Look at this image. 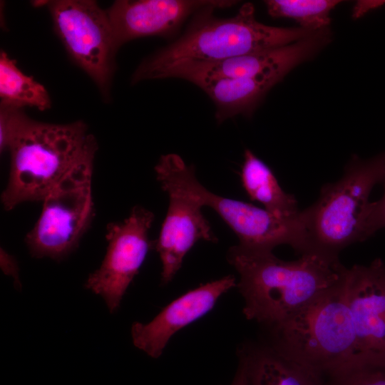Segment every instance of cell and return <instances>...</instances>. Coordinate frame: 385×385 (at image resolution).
Instances as JSON below:
<instances>
[{"label": "cell", "instance_id": "obj_1", "mask_svg": "<svg viewBox=\"0 0 385 385\" xmlns=\"http://www.w3.org/2000/svg\"><path fill=\"white\" fill-rule=\"evenodd\" d=\"M302 255L297 260L284 261L272 252L249 250L238 245L229 250L227 260L240 275L237 286L247 319L272 329L346 274L347 268L338 258Z\"/></svg>", "mask_w": 385, "mask_h": 385}, {"label": "cell", "instance_id": "obj_2", "mask_svg": "<svg viewBox=\"0 0 385 385\" xmlns=\"http://www.w3.org/2000/svg\"><path fill=\"white\" fill-rule=\"evenodd\" d=\"M215 9L205 8L193 15L178 38L141 62L131 82L153 79L159 71L175 63L220 61L286 46L317 32L302 27L263 24L256 20L250 3L243 4L235 16L227 19L214 16Z\"/></svg>", "mask_w": 385, "mask_h": 385}, {"label": "cell", "instance_id": "obj_3", "mask_svg": "<svg viewBox=\"0 0 385 385\" xmlns=\"http://www.w3.org/2000/svg\"><path fill=\"white\" fill-rule=\"evenodd\" d=\"M97 149L95 137L83 121L50 123L26 115L8 149L10 169L1 197L4 209L43 201L76 164Z\"/></svg>", "mask_w": 385, "mask_h": 385}, {"label": "cell", "instance_id": "obj_4", "mask_svg": "<svg viewBox=\"0 0 385 385\" xmlns=\"http://www.w3.org/2000/svg\"><path fill=\"white\" fill-rule=\"evenodd\" d=\"M346 275L272 328L275 339L272 349L321 377L361 357L347 302Z\"/></svg>", "mask_w": 385, "mask_h": 385}, {"label": "cell", "instance_id": "obj_5", "mask_svg": "<svg viewBox=\"0 0 385 385\" xmlns=\"http://www.w3.org/2000/svg\"><path fill=\"white\" fill-rule=\"evenodd\" d=\"M385 175V153L353 158L337 181L324 185L317 201L301 211L304 253L338 258L341 250L368 238L366 222L374 186Z\"/></svg>", "mask_w": 385, "mask_h": 385}, {"label": "cell", "instance_id": "obj_6", "mask_svg": "<svg viewBox=\"0 0 385 385\" xmlns=\"http://www.w3.org/2000/svg\"><path fill=\"white\" fill-rule=\"evenodd\" d=\"M155 170L158 180L168 194L185 195L202 207L212 208L236 234L241 247L272 252L278 245H288L303 253L301 212L296 217H284L265 208L215 195L199 183L193 167L187 165L174 153L163 155Z\"/></svg>", "mask_w": 385, "mask_h": 385}, {"label": "cell", "instance_id": "obj_7", "mask_svg": "<svg viewBox=\"0 0 385 385\" xmlns=\"http://www.w3.org/2000/svg\"><path fill=\"white\" fill-rule=\"evenodd\" d=\"M95 155L76 164L43 200L41 215L25 239L33 257L59 261L77 248L94 215Z\"/></svg>", "mask_w": 385, "mask_h": 385}, {"label": "cell", "instance_id": "obj_8", "mask_svg": "<svg viewBox=\"0 0 385 385\" xmlns=\"http://www.w3.org/2000/svg\"><path fill=\"white\" fill-rule=\"evenodd\" d=\"M36 2L48 9L54 31L71 58L108 98L120 48L106 10L91 0Z\"/></svg>", "mask_w": 385, "mask_h": 385}, {"label": "cell", "instance_id": "obj_9", "mask_svg": "<svg viewBox=\"0 0 385 385\" xmlns=\"http://www.w3.org/2000/svg\"><path fill=\"white\" fill-rule=\"evenodd\" d=\"M154 215L142 207H134L122 222L107 227L108 247L100 266L91 273L85 287L101 296L112 313L144 262L150 247L148 231Z\"/></svg>", "mask_w": 385, "mask_h": 385}, {"label": "cell", "instance_id": "obj_10", "mask_svg": "<svg viewBox=\"0 0 385 385\" xmlns=\"http://www.w3.org/2000/svg\"><path fill=\"white\" fill-rule=\"evenodd\" d=\"M327 29L294 43L217 61H182L155 74L153 79L178 78L190 83L202 78H257L274 76L283 78L293 68L309 59L329 40Z\"/></svg>", "mask_w": 385, "mask_h": 385}, {"label": "cell", "instance_id": "obj_11", "mask_svg": "<svg viewBox=\"0 0 385 385\" xmlns=\"http://www.w3.org/2000/svg\"><path fill=\"white\" fill-rule=\"evenodd\" d=\"M228 0H118L106 10L119 48L132 40L168 36L190 16L208 7L225 9Z\"/></svg>", "mask_w": 385, "mask_h": 385}, {"label": "cell", "instance_id": "obj_12", "mask_svg": "<svg viewBox=\"0 0 385 385\" xmlns=\"http://www.w3.org/2000/svg\"><path fill=\"white\" fill-rule=\"evenodd\" d=\"M346 287L359 354H385L384 262L348 268Z\"/></svg>", "mask_w": 385, "mask_h": 385}, {"label": "cell", "instance_id": "obj_13", "mask_svg": "<svg viewBox=\"0 0 385 385\" xmlns=\"http://www.w3.org/2000/svg\"><path fill=\"white\" fill-rule=\"evenodd\" d=\"M235 286V277L228 275L180 296L150 322L133 324L131 335L134 345L148 356L158 358L175 333L210 312L219 298Z\"/></svg>", "mask_w": 385, "mask_h": 385}, {"label": "cell", "instance_id": "obj_14", "mask_svg": "<svg viewBox=\"0 0 385 385\" xmlns=\"http://www.w3.org/2000/svg\"><path fill=\"white\" fill-rule=\"evenodd\" d=\"M168 196V212L155 243L162 264L163 284L172 280L185 256L198 240L217 241L197 202L175 193Z\"/></svg>", "mask_w": 385, "mask_h": 385}, {"label": "cell", "instance_id": "obj_15", "mask_svg": "<svg viewBox=\"0 0 385 385\" xmlns=\"http://www.w3.org/2000/svg\"><path fill=\"white\" fill-rule=\"evenodd\" d=\"M282 78H202L191 83L200 88L215 106V119L222 123L237 115L250 116L268 91Z\"/></svg>", "mask_w": 385, "mask_h": 385}, {"label": "cell", "instance_id": "obj_16", "mask_svg": "<svg viewBox=\"0 0 385 385\" xmlns=\"http://www.w3.org/2000/svg\"><path fill=\"white\" fill-rule=\"evenodd\" d=\"M240 176L250 198L265 210L284 217L299 215L295 197L282 190L272 170L249 149L244 153Z\"/></svg>", "mask_w": 385, "mask_h": 385}, {"label": "cell", "instance_id": "obj_17", "mask_svg": "<svg viewBox=\"0 0 385 385\" xmlns=\"http://www.w3.org/2000/svg\"><path fill=\"white\" fill-rule=\"evenodd\" d=\"M243 362L250 385H322L321 376L274 349L254 351Z\"/></svg>", "mask_w": 385, "mask_h": 385}, {"label": "cell", "instance_id": "obj_18", "mask_svg": "<svg viewBox=\"0 0 385 385\" xmlns=\"http://www.w3.org/2000/svg\"><path fill=\"white\" fill-rule=\"evenodd\" d=\"M0 97L1 103L22 108L29 106L43 111L51 106L46 88L24 74L4 51L0 53Z\"/></svg>", "mask_w": 385, "mask_h": 385}, {"label": "cell", "instance_id": "obj_19", "mask_svg": "<svg viewBox=\"0 0 385 385\" xmlns=\"http://www.w3.org/2000/svg\"><path fill=\"white\" fill-rule=\"evenodd\" d=\"M340 1L335 0H269L265 1L272 17L290 18L302 28L312 31L326 29L330 23V11Z\"/></svg>", "mask_w": 385, "mask_h": 385}, {"label": "cell", "instance_id": "obj_20", "mask_svg": "<svg viewBox=\"0 0 385 385\" xmlns=\"http://www.w3.org/2000/svg\"><path fill=\"white\" fill-rule=\"evenodd\" d=\"M322 379V385H385V354L364 355Z\"/></svg>", "mask_w": 385, "mask_h": 385}, {"label": "cell", "instance_id": "obj_21", "mask_svg": "<svg viewBox=\"0 0 385 385\" xmlns=\"http://www.w3.org/2000/svg\"><path fill=\"white\" fill-rule=\"evenodd\" d=\"M22 108L1 103L0 106V150H8L26 116Z\"/></svg>", "mask_w": 385, "mask_h": 385}, {"label": "cell", "instance_id": "obj_22", "mask_svg": "<svg viewBox=\"0 0 385 385\" xmlns=\"http://www.w3.org/2000/svg\"><path fill=\"white\" fill-rule=\"evenodd\" d=\"M384 192L381 199L370 203L366 222L368 237L381 228L385 227V175L382 180Z\"/></svg>", "mask_w": 385, "mask_h": 385}, {"label": "cell", "instance_id": "obj_23", "mask_svg": "<svg viewBox=\"0 0 385 385\" xmlns=\"http://www.w3.org/2000/svg\"><path fill=\"white\" fill-rule=\"evenodd\" d=\"M1 265L3 271L13 276L18 280V265L17 262L11 255L6 253L4 250H1Z\"/></svg>", "mask_w": 385, "mask_h": 385}, {"label": "cell", "instance_id": "obj_24", "mask_svg": "<svg viewBox=\"0 0 385 385\" xmlns=\"http://www.w3.org/2000/svg\"><path fill=\"white\" fill-rule=\"evenodd\" d=\"M231 385H250V381L244 362L239 369Z\"/></svg>", "mask_w": 385, "mask_h": 385}]
</instances>
